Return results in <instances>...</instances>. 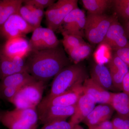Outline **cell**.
Returning a JSON list of instances; mask_svg holds the SVG:
<instances>
[{
	"instance_id": "obj_1",
	"label": "cell",
	"mask_w": 129,
	"mask_h": 129,
	"mask_svg": "<svg viewBox=\"0 0 129 129\" xmlns=\"http://www.w3.org/2000/svg\"><path fill=\"white\" fill-rule=\"evenodd\" d=\"M72 64V61L60 45L51 49L30 51L25 58L27 72L36 80L45 83Z\"/></svg>"
},
{
	"instance_id": "obj_2",
	"label": "cell",
	"mask_w": 129,
	"mask_h": 129,
	"mask_svg": "<svg viewBox=\"0 0 129 129\" xmlns=\"http://www.w3.org/2000/svg\"><path fill=\"white\" fill-rule=\"evenodd\" d=\"M88 78L87 71L83 64L79 63L67 66L54 77L47 95L53 96L62 94Z\"/></svg>"
},
{
	"instance_id": "obj_3",
	"label": "cell",
	"mask_w": 129,
	"mask_h": 129,
	"mask_svg": "<svg viewBox=\"0 0 129 129\" xmlns=\"http://www.w3.org/2000/svg\"><path fill=\"white\" fill-rule=\"evenodd\" d=\"M117 18L105 14L88 13L84 28L86 37L92 45L101 44L105 38L109 28Z\"/></svg>"
},
{
	"instance_id": "obj_4",
	"label": "cell",
	"mask_w": 129,
	"mask_h": 129,
	"mask_svg": "<svg viewBox=\"0 0 129 129\" xmlns=\"http://www.w3.org/2000/svg\"><path fill=\"white\" fill-rule=\"evenodd\" d=\"M45 83L37 80L24 86L10 103L15 108H37L42 99Z\"/></svg>"
},
{
	"instance_id": "obj_5",
	"label": "cell",
	"mask_w": 129,
	"mask_h": 129,
	"mask_svg": "<svg viewBox=\"0 0 129 129\" xmlns=\"http://www.w3.org/2000/svg\"><path fill=\"white\" fill-rule=\"evenodd\" d=\"M77 8V0H58L55 2L45 12L47 28L54 32L59 29L66 16Z\"/></svg>"
},
{
	"instance_id": "obj_6",
	"label": "cell",
	"mask_w": 129,
	"mask_h": 129,
	"mask_svg": "<svg viewBox=\"0 0 129 129\" xmlns=\"http://www.w3.org/2000/svg\"><path fill=\"white\" fill-rule=\"evenodd\" d=\"M83 93L82 83H78L62 94L53 96H46L42 99L37 109L51 106L69 107L75 106Z\"/></svg>"
},
{
	"instance_id": "obj_7",
	"label": "cell",
	"mask_w": 129,
	"mask_h": 129,
	"mask_svg": "<svg viewBox=\"0 0 129 129\" xmlns=\"http://www.w3.org/2000/svg\"><path fill=\"white\" fill-rule=\"evenodd\" d=\"M18 13L12 15L0 26V37L7 40L24 37L35 30Z\"/></svg>"
},
{
	"instance_id": "obj_8",
	"label": "cell",
	"mask_w": 129,
	"mask_h": 129,
	"mask_svg": "<svg viewBox=\"0 0 129 129\" xmlns=\"http://www.w3.org/2000/svg\"><path fill=\"white\" fill-rule=\"evenodd\" d=\"M29 43L31 51H39L57 47L60 41L54 31L41 26L33 31Z\"/></svg>"
},
{
	"instance_id": "obj_9",
	"label": "cell",
	"mask_w": 129,
	"mask_h": 129,
	"mask_svg": "<svg viewBox=\"0 0 129 129\" xmlns=\"http://www.w3.org/2000/svg\"><path fill=\"white\" fill-rule=\"evenodd\" d=\"M76 105L69 107L51 106L37 109L39 120L43 124L57 120H66L75 112Z\"/></svg>"
},
{
	"instance_id": "obj_10",
	"label": "cell",
	"mask_w": 129,
	"mask_h": 129,
	"mask_svg": "<svg viewBox=\"0 0 129 129\" xmlns=\"http://www.w3.org/2000/svg\"><path fill=\"white\" fill-rule=\"evenodd\" d=\"M109 47L115 51L123 48L129 44L123 27L117 19L112 24L103 41L100 44Z\"/></svg>"
},
{
	"instance_id": "obj_11",
	"label": "cell",
	"mask_w": 129,
	"mask_h": 129,
	"mask_svg": "<svg viewBox=\"0 0 129 129\" xmlns=\"http://www.w3.org/2000/svg\"><path fill=\"white\" fill-rule=\"evenodd\" d=\"M25 72H27L25 58L9 57L4 53L0 46V80L11 75Z\"/></svg>"
},
{
	"instance_id": "obj_12",
	"label": "cell",
	"mask_w": 129,
	"mask_h": 129,
	"mask_svg": "<svg viewBox=\"0 0 129 129\" xmlns=\"http://www.w3.org/2000/svg\"><path fill=\"white\" fill-rule=\"evenodd\" d=\"M107 67L110 71L114 89L122 91V82L129 72V67L114 52L108 62Z\"/></svg>"
},
{
	"instance_id": "obj_13",
	"label": "cell",
	"mask_w": 129,
	"mask_h": 129,
	"mask_svg": "<svg viewBox=\"0 0 129 129\" xmlns=\"http://www.w3.org/2000/svg\"><path fill=\"white\" fill-rule=\"evenodd\" d=\"M3 51L11 58L16 57L25 58L31 51L29 41L24 37L7 40L2 46Z\"/></svg>"
},
{
	"instance_id": "obj_14",
	"label": "cell",
	"mask_w": 129,
	"mask_h": 129,
	"mask_svg": "<svg viewBox=\"0 0 129 129\" xmlns=\"http://www.w3.org/2000/svg\"><path fill=\"white\" fill-rule=\"evenodd\" d=\"M83 93L90 96L96 103L109 104L113 94L98 84L91 78L86 79L83 84Z\"/></svg>"
},
{
	"instance_id": "obj_15",
	"label": "cell",
	"mask_w": 129,
	"mask_h": 129,
	"mask_svg": "<svg viewBox=\"0 0 129 129\" xmlns=\"http://www.w3.org/2000/svg\"><path fill=\"white\" fill-rule=\"evenodd\" d=\"M96 103L90 96L83 94L76 105L75 112L70 122L74 125L83 122L95 107Z\"/></svg>"
},
{
	"instance_id": "obj_16",
	"label": "cell",
	"mask_w": 129,
	"mask_h": 129,
	"mask_svg": "<svg viewBox=\"0 0 129 129\" xmlns=\"http://www.w3.org/2000/svg\"><path fill=\"white\" fill-rule=\"evenodd\" d=\"M90 74V78L105 89L108 91L114 89L110 71L104 64L93 63L91 68Z\"/></svg>"
},
{
	"instance_id": "obj_17",
	"label": "cell",
	"mask_w": 129,
	"mask_h": 129,
	"mask_svg": "<svg viewBox=\"0 0 129 129\" xmlns=\"http://www.w3.org/2000/svg\"><path fill=\"white\" fill-rule=\"evenodd\" d=\"M114 111L110 104H100L95 107L83 122L88 128L96 126L104 121L109 120Z\"/></svg>"
},
{
	"instance_id": "obj_18",
	"label": "cell",
	"mask_w": 129,
	"mask_h": 129,
	"mask_svg": "<svg viewBox=\"0 0 129 129\" xmlns=\"http://www.w3.org/2000/svg\"><path fill=\"white\" fill-rule=\"evenodd\" d=\"M37 80L27 72L17 73L0 80V89L9 86L22 87Z\"/></svg>"
},
{
	"instance_id": "obj_19",
	"label": "cell",
	"mask_w": 129,
	"mask_h": 129,
	"mask_svg": "<svg viewBox=\"0 0 129 129\" xmlns=\"http://www.w3.org/2000/svg\"><path fill=\"white\" fill-rule=\"evenodd\" d=\"M110 105L118 115L129 118V95L123 92L113 93Z\"/></svg>"
},
{
	"instance_id": "obj_20",
	"label": "cell",
	"mask_w": 129,
	"mask_h": 129,
	"mask_svg": "<svg viewBox=\"0 0 129 129\" xmlns=\"http://www.w3.org/2000/svg\"><path fill=\"white\" fill-rule=\"evenodd\" d=\"M9 112L13 116L28 124L37 127L39 119L37 108H15Z\"/></svg>"
},
{
	"instance_id": "obj_21",
	"label": "cell",
	"mask_w": 129,
	"mask_h": 129,
	"mask_svg": "<svg viewBox=\"0 0 129 129\" xmlns=\"http://www.w3.org/2000/svg\"><path fill=\"white\" fill-rule=\"evenodd\" d=\"M84 7L88 13L102 15L112 5V0H82Z\"/></svg>"
},
{
	"instance_id": "obj_22",
	"label": "cell",
	"mask_w": 129,
	"mask_h": 129,
	"mask_svg": "<svg viewBox=\"0 0 129 129\" xmlns=\"http://www.w3.org/2000/svg\"><path fill=\"white\" fill-rule=\"evenodd\" d=\"M1 123L8 129H37L13 116L9 111L3 112Z\"/></svg>"
},
{
	"instance_id": "obj_23",
	"label": "cell",
	"mask_w": 129,
	"mask_h": 129,
	"mask_svg": "<svg viewBox=\"0 0 129 129\" xmlns=\"http://www.w3.org/2000/svg\"><path fill=\"white\" fill-rule=\"evenodd\" d=\"M23 0H6L0 13V26L13 14L18 13Z\"/></svg>"
},
{
	"instance_id": "obj_24",
	"label": "cell",
	"mask_w": 129,
	"mask_h": 129,
	"mask_svg": "<svg viewBox=\"0 0 129 129\" xmlns=\"http://www.w3.org/2000/svg\"><path fill=\"white\" fill-rule=\"evenodd\" d=\"M92 50V46L86 43L67 52L71 61L77 63L88 57Z\"/></svg>"
},
{
	"instance_id": "obj_25",
	"label": "cell",
	"mask_w": 129,
	"mask_h": 129,
	"mask_svg": "<svg viewBox=\"0 0 129 129\" xmlns=\"http://www.w3.org/2000/svg\"><path fill=\"white\" fill-rule=\"evenodd\" d=\"M112 5L117 16L123 23L129 20V0H112Z\"/></svg>"
},
{
	"instance_id": "obj_26",
	"label": "cell",
	"mask_w": 129,
	"mask_h": 129,
	"mask_svg": "<svg viewBox=\"0 0 129 129\" xmlns=\"http://www.w3.org/2000/svg\"><path fill=\"white\" fill-rule=\"evenodd\" d=\"M18 14L32 27L36 29L41 27V19L36 16L26 5H22L19 11Z\"/></svg>"
},
{
	"instance_id": "obj_27",
	"label": "cell",
	"mask_w": 129,
	"mask_h": 129,
	"mask_svg": "<svg viewBox=\"0 0 129 129\" xmlns=\"http://www.w3.org/2000/svg\"><path fill=\"white\" fill-rule=\"evenodd\" d=\"M63 37L62 41L63 45L66 52L85 44V41L83 37L77 36L67 34L61 33Z\"/></svg>"
},
{
	"instance_id": "obj_28",
	"label": "cell",
	"mask_w": 129,
	"mask_h": 129,
	"mask_svg": "<svg viewBox=\"0 0 129 129\" xmlns=\"http://www.w3.org/2000/svg\"><path fill=\"white\" fill-rule=\"evenodd\" d=\"M75 125L66 120H57L44 124L41 129H73Z\"/></svg>"
},
{
	"instance_id": "obj_29",
	"label": "cell",
	"mask_w": 129,
	"mask_h": 129,
	"mask_svg": "<svg viewBox=\"0 0 129 129\" xmlns=\"http://www.w3.org/2000/svg\"><path fill=\"white\" fill-rule=\"evenodd\" d=\"M22 87L9 86L0 89V98L10 102Z\"/></svg>"
},
{
	"instance_id": "obj_30",
	"label": "cell",
	"mask_w": 129,
	"mask_h": 129,
	"mask_svg": "<svg viewBox=\"0 0 129 129\" xmlns=\"http://www.w3.org/2000/svg\"><path fill=\"white\" fill-rule=\"evenodd\" d=\"M55 1L54 0H24L23 1V3L24 5H30L44 10L50 6Z\"/></svg>"
},
{
	"instance_id": "obj_31",
	"label": "cell",
	"mask_w": 129,
	"mask_h": 129,
	"mask_svg": "<svg viewBox=\"0 0 129 129\" xmlns=\"http://www.w3.org/2000/svg\"><path fill=\"white\" fill-rule=\"evenodd\" d=\"M113 129H129V118L117 114L112 121Z\"/></svg>"
},
{
	"instance_id": "obj_32",
	"label": "cell",
	"mask_w": 129,
	"mask_h": 129,
	"mask_svg": "<svg viewBox=\"0 0 129 129\" xmlns=\"http://www.w3.org/2000/svg\"><path fill=\"white\" fill-rule=\"evenodd\" d=\"M114 51V53L129 67V44L124 47Z\"/></svg>"
},
{
	"instance_id": "obj_33",
	"label": "cell",
	"mask_w": 129,
	"mask_h": 129,
	"mask_svg": "<svg viewBox=\"0 0 129 129\" xmlns=\"http://www.w3.org/2000/svg\"><path fill=\"white\" fill-rule=\"evenodd\" d=\"M89 129H113L112 121L106 120L96 126L90 127Z\"/></svg>"
},
{
	"instance_id": "obj_34",
	"label": "cell",
	"mask_w": 129,
	"mask_h": 129,
	"mask_svg": "<svg viewBox=\"0 0 129 129\" xmlns=\"http://www.w3.org/2000/svg\"><path fill=\"white\" fill-rule=\"evenodd\" d=\"M26 5L27 7L31 11H32L36 16L42 20L43 17L45 15V12H44V10L39 9V8H37L33 6H30V5Z\"/></svg>"
},
{
	"instance_id": "obj_35",
	"label": "cell",
	"mask_w": 129,
	"mask_h": 129,
	"mask_svg": "<svg viewBox=\"0 0 129 129\" xmlns=\"http://www.w3.org/2000/svg\"><path fill=\"white\" fill-rule=\"evenodd\" d=\"M122 91L123 92L129 95V72L125 75L123 79Z\"/></svg>"
},
{
	"instance_id": "obj_36",
	"label": "cell",
	"mask_w": 129,
	"mask_h": 129,
	"mask_svg": "<svg viewBox=\"0 0 129 129\" xmlns=\"http://www.w3.org/2000/svg\"><path fill=\"white\" fill-rule=\"evenodd\" d=\"M122 25L124 29L126 36L129 40V20L127 22L123 23Z\"/></svg>"
},
{
	"instance_id": "obj_37",
	"label": "cell",
	"mask_w": 129,
	"mask_h": 129,
	"mask_svg": "<svg viewBox=\"0 0 129 129\" xmlns=\"http://www.w3.org/2000/svg\"><path fill=\"white\" fill-rule=\"evenodd\" d=\"M6 0H0V13L2 10L5 3Z\"/></svg>"
},
{
	"instance_id": "obj_38",
	"label": "cell",
	"mask_w": 129,
	"mask_h": 129,
	"mask_svg": "<svg viewBox=\"0 0 129 129\" xmlns=\"http://www.w3.org/2000/svg\"><path fill=\"white\" fill-rule=\"evenodd\" d=\"M3 112L0 111V123H1V120L2 117L3 113Z\"/></svg>"
},
{
	"instance_id": "obj_39",
	"label": "cell",
	"mask_w": 129,
	"mask_h": 129,
	"mask_svg": "<svg viewBox=\"0 0 129 129\" xmlns=\"http://www.w3.org/2000/svg\"><path fill=\"white\" fill-rule=\"evenodd\" d=\"M78 126L79 124L76 125L73 129H79Z\"/></svg>"
},
{
	"instance_id": "obj_40",
	"label": "cell",
	"mask_w": 129,
	"mask_h": 129,
	"mask_svg": "<svg viewBox=\"0 0 129 129\" xmlns=\"http://www.w3.org/2000/svg\"><path fill=\"white\" fill-rule=\"evenodd\" d=\"M78 128L79 129H84L83 128H82V127H81V126H80V125H79L78 126Z\"/></svg>"
}]
</instances>
